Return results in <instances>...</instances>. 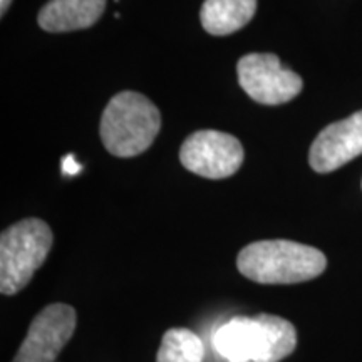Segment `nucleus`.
I'll use <instances>...</instances> for the list:
<instances>
[{"mask_svg":"<svg viewBox=\"0 0 362 362\" xmlns=\"http://www.w3.org/2000/svg\"><path fill=\"white\" fill-rule=\"evenodd\" d=\"M161 128V115L146 96L123 90L107 103L101 117V139L111 155L133 158L155 141Z\"/></svg>","mask_w":362,"mask_h":362,"instance_id":"2","label":"nucleus"},{"mask_svg":"<svg viewBox=\"0 0 362 362\" xmlns=\"http://www.w3.org/2000/svg\"><path fill=\"white\" fill-rule=\"evenodd\" d=\"M238 83L253 101L275 106L300 94L302 78L280 64L275 54H248L237 64Z\"/></svg>","mask_w":362,"mask_h":362,"instance_id":"5","label":"nucleus"},{"mask_svg":"<svg viewBox=\"0 0 362 362\" xmlns=\"http://www.w3.org/2000/svg\"><path fill=\"white\" fill-rule=\"evenodd\" d=\"M257 0H205L200 19L211 35H228L243 29L253 19Z\"/></svg>","mask_w":362,"mask_h":362,"instance_id":"10","label":"nucleus"},{"mask_svg":"<svg viewBox=\"0 0 362 362\" xmlns=\"http://www.w3.org/2000/svg\"><path fill=\"white\" fill-rule=\"evenodd\" d=\"M255 319V351L252 362H280L297 347V330L279 315L259 314Z\"/></svg>","mask_w":362,"mask_h":362,"instance_id":"9","label":"nucleus"},{"mask_svg":"<svg viewBox=\"0 0 362 362\" xmlns=\"http://www.w3.org/2000/svg\"><path fill=\"white\" fill-rule=\"evenodd\" d=\"M255 319L238 315L220 325L214 336V346L228 362H250L255 351Z\"/></svg>","mask_w":362,"mask_h":362,"instance_id":"11","label":"nucleus"},{"mask_svg":"<svg viewBox=\"0 0 362 362\" xmlns=\"http://www.w3.org/2000/svg\"><path fill=\"white\" fill-rule=\"evenodd\" d=\"M51 247V228L39 218L17 221L4 230L0 237V292L4 296L19 293L47 259Z\"/></svg>","mask_w":362,"mask_h":362,"instance_id":"3","label":"nucleus"},{"mask_svg":"<svg viewBox=\"0 0 362 362\" xmlns=\"http://www.w3.org/2000/svg\"><path fill=\"white\" fill-rule=\"evenodd\" d=\"M11 4H12V0H0V13H6L7 12V8L11 7Z\"/></svg>","mask_w":362,"mask_h":362,"instance_id":"14","label":"nucleus"},{"mask_svg":"<svg viewBox=\"0 0 362 362\" xmlns=\"http://www.w3.org/2000/svg\"><path fill=\"white\" fill-rule=\"evenodd\" d=\"M362 155V111L329 124L314 139L309 163L317 173H330Z\"/></svg>","mask_w":362,"mask_h":362,"instance_id":"7","label":"nucleus"},{"mask_svg":"<svg viewBox=\"0 0 362 362\" xmlns=\"http://www.w3.org/2000/svg\"><path fill=\"white\" fill-rule=\"evenodd\" d=\"M78 315L74 307L51 304L44 307L27 330L12 362H56L57 356L74 336Z\"/></svg>","mask_w":362,"mask_h":362,"instance_id":"6","label":"nucleus"},{"mask_svg":"<svg viewBox=\"0 0 362 362\" xmlns=\"http://www.w3.org/2000/svg\"><path fill=\"white\" fill-rule=\"evenodd\" d=\"M205 347L202 339L189 329L176 327L163 336L156 362H203Z\"/></svg>","mask_w":362,"mask_h":362,"instance_id":"12","label":"nucleus"},{"mask_svg":"<svg viewBox=\"0 0 362 362\" xmlns=\"http://www.w3.org/2000/svg\"><path fill=\"white\" fill-rule=\"evenodd\" d=\"M242 143L228 133L215 129L197 131L180 149V161L188 171L203 178L221 180L235 175L242 166Z\"/></svg>","mask_w":362,"mask_h":362,"instance_id":"4","label":"nucleus"},{"mask_svg":"<svg viewBox=\"0 0 362 362\" xmlns=\"http://www.w3.org/2000/svg\"><path fill=\"white\" fill-rule=\"evenodd\" d=\"M79 170H81V165H78V163L74 161L72 155H69V158H66V161H64V173L66 175L79 173Z\"/></svg>","mask_w":362,"mask_h":362,"instance_id":"13","label":"nucleus"},{"mask_svg":"<svg viewBox=\"0 0 362 362\" xmlns=\"http://www.w3.org/2000/svg\"><path fill=\"white\" fill-rule=\"evenodd\" d=\"M106 0H51L40 8L39 25L47 33L88 29L101 19Z\"/></svg>","mask_w":362,"mask_h":362,"instance_id":"8","label":"nucleus"},{"mask_svg":"<svg viewBox=\"0 0 362 362\" xmlns=\"http://www.w3.org/2000/svg\"><path fill=\"white\" fill-rule=\"evenodd\" d=\"M237 267L248 280L264 285L300 284L319 277L327 267L320 250L291 240H260L238 253Z\"/></svg>","mask_w":362,"mask_h":362,"instance_id":"1","label":"nucleus"}]
</instances>
